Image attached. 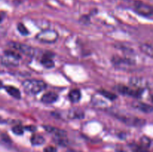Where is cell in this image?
Here are the masks:
<instances>
[{"mask_svg": "<svg viewBox=\"0 0 153 152\" xmlns=\"http://www.w3.org/2000/svg\"><path fill=\"white\" fill-rule=\"evenodd\" d=\"M22 88L28 95H37L46 88V83L41 80L28 79L22 82Z\"/></svg>", "mask_w": 153, "mask_h": 152, "instance_id": "6da1fadb", "label": "cell"}, {"mask_svg": "<svg viewBox=\"0 0 153 152\" xmlns=\"http://www.w3.org/2000/svg\"><path fill=\"white\" fill-rule=\"evenodd\" d=\"M21 59V55L19 53L13 51L7 50L4 52L1 62L3 65L8 66H16L19 63Z\"/></svg>", "mask_w": 153, "mask_h": 152, "instance_id": "7a4b0ae2", "label": "cell"}, {"mask_svg": "<svg viewBox=\"0 0 153 152\" xmlns=\"http://www.w3.org/2000/svg\"><path fill=\"white\" fill-rule=\"evenodd\" d=\"M58 33L53 29H45L37 34L36 39L45 43H53L58 40Z\"/></svg>", "mask_w": 153, "mask_h": 152, "instance_id": "3957f363", "label": "cell"}, {"mask_svg": "<svg viewBox=\"0 0 153 152\" xmlns=\"http://www.w3.org/2000/svg\"><path fill=\"white\" fill-rule=\"evenodd\" d=\"M133 8L134 11L140 16L149 17L152 15V6L141 1H134Z\"/></svg>", "mask_w": 153, "mask_h": 152, "instance_id": "277c9868", "label": "cell"}, {"mask_svg": "<svg viewBox=\"0 0 153 152\" xmlns=\"http://www.w3.org/2000/svg\"><path fill=\"white\" fill-rule=\"evenodd\" d=\"M117 90L122 95H128L134 98H140L143 95L145 89H138V88H131L123 85H118L117 86Z\"/></svg>", "mask_w": 153, "mask_h": 152, "instance_id": "5b68a950", "label": "cell"}, {"mask_svg": "<svg viewBox=\"0 0 153 152\" xmlns=\"http://www.w3.org/2000/svg\"><path fill=\"white\" fill-rule=\"evenodd\" d=\"M111 61L115 66L121 69H126L135 64V61L131 58H120L119 56H114Z\"/></svg>", "mask_w": 153, "mask_h": 152, "instance_id": "8992f818", "label": "cell"}, {"mask_svg": "<svg viewBox=\"0 0 153 152\" xmlns=\"http://www.w3.org/2000/svg\"><path fill=\"white\" fill-rule=\"evenodd\" d=\"M9 46L12 49H16V50L22 52L24 55H27V56L32 57L34 54V50L33 48H31L30 46H28V45L23 44V43L11 42V43H9Z\"/></svg>", "mask_w": 153, "mask_h": 152, "instance_id": "52a82bcc", "label": "cell"}, {"mask_svg": "<svg viewBox=\"0 0 153 152\" xmlns=\"http://www.w3.org/2000/svg\"><path fill=\"white\" fill-rule=\"evenodd\" d=\"M117 119H120L121 122H124L126 125L130 126H142L145 124V120L139 119L134 116H117Z\"/></svg>", "mask_w": 153, "mask_h": 152, "instance_id": "ba28073f", "label": "cell"}, {"mask_svg": "<svg viewBox=\"0 0 153 152\" xmlns=\"http://www.w3.org/2000/svg\"><path fill=\"white\" fill-rule=\"evenodd\" d=\"M52 55L53 54L51 52H46V53L43 54V57L40 60V63L43 66L47 69L53 68L55 66V63L52 60Z\"/></svg>", "mask_w": 153, "mask_h": 152, "instance_id": "9c48e42d", "label": "cell"}, {"mask_svg": "<svg viewBox=\"0 0 153 152\" xmlns=\"http://www.w3.org/2000/svg\"><path fill=\"white\" fill-rule=\"evenodd\" d=\"M129 83L131 86H134V88H138V89H145V87L148 86L147 81H146L142 77H131L129 80Z\"/></svg>", "mask_w": 153, "mask_h": 152, "instance_id": "30bf717a", "label": "cell"}, {"mask_svg": "<svg viewBox=\"0 0 153 152\" xmlns=\"http://www.w3.org/2000/svg\"><path fill=\"white\" fill-rule=\"evenodd\" d=\"M58 98V94L53 92H48L42 96L41 101L44 104H50L56 102Z\"/></svg>", "mask_w": 153, "mask_h": 152, "instance_id": "8fae6325", "label": "cell"}, {"mask_svg": "<svg viewBox=\"0 0 153 152\" xmlns=\"http://www.w3.org/2000/svg\"><path fill=\"white\" fill-rule=\"evenodd\" d=\"M133 107L134 108L137 109L138 110L143 112V113H150L152 112V107L149 104H146V103L141 102V101H135L133 103Z\"/></svg>", "mask_w": 153, "mask_h": 152, "instance_id": "7c38bea8", "label": "cell"}, {"mask_svg": "<svg viewBox=\"0 0 153 152\" xmlns=\"http://www.w3.org/2000/svg\"><path fill=\"white\" fill-rule=\"evenodd\" d=\"M4 89L6 90V92L12 96L13 98H16V99H20L21 98V92L19 91V89H17L16 87H14L13 86H4Z\"/></svg>", "mask_w": 153, "mask_h": 152, "instance_id": "4fadbf2b", "label": "cell"}, {"mask_svg": "<svg viewBox=\"0 0 153 152\" xmlns=\"http://www.w3.org/2000/svg\"><path fill=\"white\" fill-rule=\"evenodd\" d=\"M43 128L47 132L52 134L54 136H67V132L64 130L59 129V128H55V127L49 126V125L43 126Z\"/></svg>", "mask_w": 153, "mask_h": 152, "instance_id": "5bb4252c", "label": "cell"}, {"mask_svg": "<svg viewBox=\"0 0 153 152\" xmlns=\"http://www.w3.org/2000/svg\"><path fill=\"white\" fill-rule=\"evenodd\" d=\"M68 96L71 102L76 103L80 101L82 94H81V91L79 89H73L69 92Z\"/></svg>", "mask_w": 153, "mask_h": 152, "instance_id": "9a60e30c", "label": "cell"}, {"mask_svg": "<svg viewBox=\"0 0 153 152\" xmlns=\"http://www.w3.org/2000/svg\"><path fill=\"white\" fill-rule=\"evenodd\" d=\"M31 143L32 145H42L45 143V139L40 134H33L31 137Z\"/></svg>", "mask_w": 153, "mask_h": 152, "instance_id": "2e32d148", "label": "cell"}, {"mask_svg": "<svg viewBox=\"0 0 153 152\" xmlns=\"http://www.w3.org/2000/svg\"><path fill=\"white\" fill-rule=\"evenodd\" d=\"M84 116H85L84 112L78 109H73V110H70L69 113V117L70 119H83Z\"/></svg>", "mask_w": 153, "mask_h": 152, "instance_id": "e0dca14e", "label": "cell"}, {"mask_svg": "<svg viewBox=\"0 0 153 152\" xmlns=\"http://www.w3.org/2000/svg\"><path fill=\"white\" fill-rule=\"evenodd\" d=\"M99 92H100V95L103 96L104 98H107V99L110 100V101H114L117 98V95L116 94L112 93V92L105 90V89H101V90L99 91Z\"/></svg>", "mask_w": 153, "mask_h": 152, "instance_id": "ac0fdd59", "label": "cell"}, {"mask_svg": "<svg viewBox=\"0 0 153 152\" xmlns=\"http://www.w3.org/2000/svg\"><path fill=\"white\" fill-rule=\"evenodd\" d=\"M140 50L143 53H144L145 55H148L149 56L150 58H152V53H153V51H152V45H149V44H143L140 46Z\"/></svg>", "mask_w": 153, "mask_h": 152, "instance_id": "d6986e66", "label": "cell"}, {"mask_svg": "<svg viewBox=\"0 0 153 152\" xmlns=\"http://www.w3.org/2000/svg\"><path fill=\"white\" fill-rule=\"evenodd\" d=\"M151 143H152V140L148 137L143 136L140 138V144H141L142 147H143L144 148H147L150 147Z\"/></svg>", "mask_w": 153, "mask_h": 152, "instance_id": "ffe728a7", "label": "cell"}, {"mask_svg": "<svg viewBox=\"0 0 153 152\" xmlns=\"http://www.w3.org/2000/svg\"><path fill=\"white\" fill-rule=\"evenodd\" d=\"M17 30L23 36H26L29 34L28 30L27 29L26 27H25V25H24V24L22 23V22H19V23L17 24Z\"/></svg>", "mask_w": 153, "mask_h": 152, "instance_id": "44dd1931", "label": "cell"}, {"mask_svg": "<svg viewBox=\"0 0 153 152\" xmlns=\"http://www.w3.org/2000/svg\"><path fill=\"white\" fill-rule=\"evenodd\" d=\"M24 128L21 125H15L14 127L12 128V131L14 134L18 136H20L22 135L24 133Z\"/></svg>", "mask_w": 153, "mask_h": 152, "instance_id": "7402d4cb", "label": "cell"}, {"mask_svg": "<svg viewBox=\"0 0 153 152\" xmlns=\"http://www.w3.org/2000/svg\"><path fill=\"white\" fill-rule=\"evenodd\" d=\"M80 21L82 22V23H85V24H88L90 22V16H82V17L80 18Z\"/></svg>", "mask_w": 153, "mask_h": 152, "instance_id": "603a6c76", "label": "cell"}, {"mask_svg": "<svg viewBox=\"0 0 153 152\" xmlns=\"http://www.w3.org/2000/svg\"><path fill=\"white\" fill-rule=\"evenodd\" d=\"M43 152H57V149L53 146H48L44 149Z\"/></svg>", "mask_w": 153, "mask_h": 152, "instance_id": "cb8c5ba5", "label": "cell"}, {"mask_svg": "<svg viewBox=\"0 0 153 152\" xmlns=\"http://www.w3.org/2000/svg\"><path fill=\"white\" fill-rule=\"evenodd\" d=\"M24 129L27 130V131H35L36 130H37V128H36L35 126H34V125H29V126H26L24 128Z\"/></svg>", "mask_w": 153, "mask_h": 152, "instance_id": "d4e9b609", "label": "cell"}, {"mask_svg": "<svg viewBox=\"0 0 153 152\" xmlns=\"http://www.w3.org/2000/svg\"><path fill=\"white\" fill-rule=\"evenodd\" d=\"M2 88H4V85H3L2 82L0 80V89H2Z\"/></svg>", "mask_w": 153, "mask_h": 152, "instance_id": "484cf974", "label": "cell"}, {"mask_svg": "<svg viewBox=\"0 0 153 152\" xmlns=\"http://www.w3.org/2000/svg\"><path fill=\"white\" fill-rule=\"evenodd\" d=\"M3 20V16L1 14H0V22Z\"/></svg>", "mask_w": 153, "mask_h": 152, "instance_id": "4316f807", "label": "cell"}, {"mask_svg": "<svg viewBox=\"0 0 153 152\" xmlns=\"http://www.w3.org/2000/svg\"><path fill=\"white\" fill-rule=\"evenodd\" d=\"M2 122H4V120H3V119L0 117V123H2Z\"/></svg>", "mask_w": 153, "mask_h": 152, "instance_id": "83f0119b", "label": "cell"}]
</instances>
